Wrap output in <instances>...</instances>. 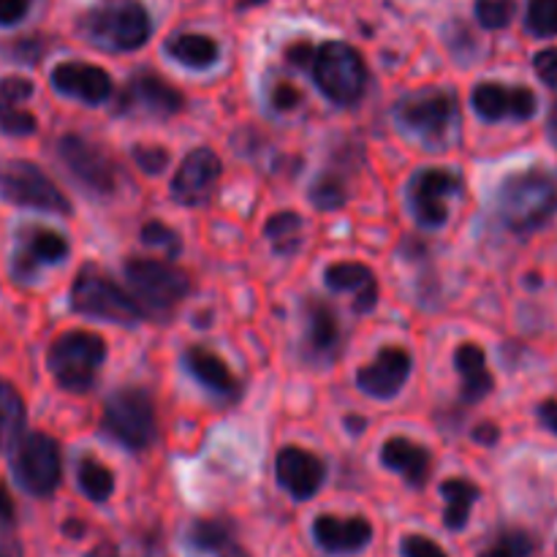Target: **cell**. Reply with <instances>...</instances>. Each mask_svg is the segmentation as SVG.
I'll return each mask as SVG.
<instances>
[{"mask_svg":"<svg viewBox=\"0 0 557 557\" xmlns=\"http://www.w3.org/2000/svg\"><path fill=\"white\" fill-rule=\"evenodd\" d=\"M0 196L11 205L33 207V210L58 212L69 215L71 201L63 190L30 161H5L0 163Z\"/></svg>","mask_w":557,"mask_h":557,"instance_id":"cell-9","label":"cell"},{"mask_svg":"<svg viewBox=\"0 0 557 557\" xmlns=\"http://www.w3.org/2000/svg\"><path fill=\"white\" fill-rule=\"evenodd\" d=\"M381 462H384L389 471H397L408 484L413 487H424L430 476V468H433V457L424 449L422 444L408 438H389L381 449Z\"/></svg>","mask_w":557,"mask_h":557,"instance_id":"cell-22","label":"cell"},{"mask_svg":"<svg viewBox=\"0 0 557 557\" xmlns=\"http://www.w3.org/2000/svg\"><path fill=\"white\" fill-rule=\"evenodd\" d=\"M286 58L288 63L297 65V69H308V65H313L315 60V47L308 41H297L286 49Z\"/></svg>","mask_w":557,"mask_h":557,"instance_id":"cell-43","label":"cell"},{"mask_svg":"<svg viewBox=\"0 0 557 557\" xmlns=\"http://www.w3.org/2000/svg\"><path fill=\"white\" fill-rule=\"evenodd\" d=\"M495 210L509 232H536L557 212V177L542 166L509 174L495 196Z\"/></svg>","mask_w":557,"mask_h":557,"instance_id":"cell-1","label":"cell"},{"mask_svg":"<svg viewBox=\"0 0 557 557\" xmlns=\"http://www.w3.org/2000/svg\"><path fill=\"white\" fill-rule=\"evenodd\" d=\"M103 430L125 449L141 451L156 438V408L141 389H120L103 406Z\"/></svg>","mask_w":557,"mask_h":557,"instance_id":"cell-8","label":"cell"},{"mask_svg":"<svg viewBox=\"0 0 557 557\" xmlns=\"http://www.w3.org/2000/svg\"><path fill=\"white\" fill-rule=\"evenodd\" d=\"M185 364H188L190 375H194L199 384H205L207 389L221 392V395H232L234 386H237V381L228 373L223 359L215 357L212 351H207V348H190V351L185 354Z\"/></svg>","mask_w":557,"mask_h":557,"instance_id":"cell-24","label":"cell"},{"mask_svg":"<svg viewBox=\"0 0 557 557\" xmlns=\"http://www.w3.org/2000/svg\"><path fill=\"white\" fill-rule=\"evenodd\" d=\"M221 169V158L210 147L188 152L172 180V199L183 207L207 205L218 188Z\"/></svg>","mask_w":557,"mask_h":557,"instance_id":"cell-13","label":"cell"},{"mask_svg":"<svg viewBox=\"0 0 557 557\" xmlns=\"http://www.w3.org/2000/svg\"><path fill=\"white\" fill-rule=\"evenodd\" d=\"M547 134H549V139H553V145L557 147V101H555V107L549 109V117H547Z\"/></svg>","mask_w":557,"mask_h":557,"instance_id":"cell-49","label":"cell"},{"mask_svg":"<svg viewBox=\"0 0 557 557\" xmlns=\"http://www.w3.org/2000/svg\"><path fill=\"white\" fill-rule=\"evenodd\" d=\"M134 161L139 163L141 172L161 174L169 166V152L158 145H136Z\"/></svg>","mask_w":557,"mask_h":557,"instance_id":"cell-38","label":"cell"},{"mask_svg":"<svg viewBox=\"0 0 557 557\" xmlns=\"http://www.w3.org/2000/svg\"><path fill=\"white\" fill-rule=\"evenodd\" d=\"M403 555L406 557H446L444 549L428 536H406L403 539Z\"/></svg>","mask_w":557,"mask_h":557,"instance_id":"cell-40","label":"cell"},{"mask_svg":"<svg viewBox=\"0 0 557 557\" xmlns=\"http://www.w3.org/2000/svg\"><path fill=\"white\" fill-rule=\"evenodd\" d=\"M476 20L487 30H500L515 20V0H476Z\"/></svg>","mask_w":557,"mask_h":557,"instance_id":"cell-34","label":"cell"},{"mask_svg":"<svg viewBox=\"0 0 557 557\" xmlns=\"http://www.w3.org/2000/svg\"><path fill=\"white\" fill-rule=\"evenodd\" d=\"M14 520V504H11L9 493H5V487L0 484V522H11Z\"/></svg>","mask_w":557,"mask_h":557,"instance_id":"cell-47","label":"cell"},{"mask_svg":"<svg viewBox=\"0 0 557 557\" xmlns=\"http://www.w3.org/2000/svg\"><path fill=\"white\" fill-rule=\"evenodd\" d=\"M87 557H120V555H117V549L112 547V544H101V547L92 549V553Z\"/></svg>","mask_w":557,"mask_h":557,"instance_id":"cell-50","label":"cell"},{"mask_svg":"<svg viewBox=\"0 0 557 557\" xmlns=\"http://www.w3.org/2000/svg\"><path fill=\"white\" fill-rule=\"evenodd\" d=\"M457 373L462 381V400L479 403L493 392V375L487 370V357H484L482 346L476 343H462L455 351Z\"/></svg>","mask_w":557,"mask_h":557,"instance_id":"cell-23","label":"cell"},{"mask_svg":"<svg viewBox=\"0 0 557 557\" xmlns=\"http://www.w3.org/2000/svg\"><path fill=\"white\" fill-rule=\"evenodd\" d=\"M275 473L277 484L297 500L313 498L326 476L324 462H321L313 451L299 449V446H286V449H281V455H277L275 460Z\"/></svg>","mask_w":557,"mask_h":557,"instance_id":"cell-14","label":"cell"},{"mask_svg":"<svg viewBox=\"0 0 557 557\" xmlns=\"http://www.w3.org/2000/svg\"><path fill=\"white\" fill-rule=\"evenodd\" d=\"M533 553V539L522 531L500 533L498 542L487 549L482 557H528Z\"/></svg>","mask_w":557,"mask_h":557,"instance_id":"cell-36","label":"cell"},{"mask_svg":"<svg viewBox=\"0 0 557 557\" xmlns=\"http://www.w3.org/2000/svg\"><path fill=\"white\" fill-rule=\"evenodd\" d=\"M533 69H536L539 79L547 82L549 87L557 90V47L539 52L536 58H533Z\"/></svg>","mask_w":557,"mask_h":557,"instance_id":"cell-41","label":"cell"},{"mask_svg":"<svg viewBox=\"0 0 557 557\" xmlns=\"http://www.w3.org/2000/svg\"><path fill=\"white\" fill-rule=\"evenodd\" d=\"M395 117L403 131L428 145L430 150H444L455 139V128L460 123L457 98L446 90H419L403 98L395 109Z\"/></svg>","mask_w":557,"mask_h":557,"instance_id":"cell-4","label":"cell"},{"mask_svg":"<svg viewBox=\"0 0 557 557\" xmlns=\"http://www.w3.org/2000/svg\"><path fill=\"white\" fill-rule=\"evenodd\" d=\"M313 76L321 92L341 107L357 103L368 85V69H364L362 54L346 41H326L324 47L315 49Z\"/></svg>","mask_w":557,"mask_h":557,"instance_id":"cell-6","label":"cell"},{"mask_svg":"<svg viewBox=\"0 0 557 557\" xmlns=\"http://www.w3.org/2000/svg\"><path fill=\"white\" fill-rule=\"evenodd\" d=\"M52 87L63 92V96L98 107V103H103L112 96V76L103 69H98V65L71 60V63H60L52 71Z\"/></svg>","mask_w":557,"mask_h":557,"instance_id":"cell-18","label":"cell"},{"mask_svg":"<svg viewBox=\"0 0 557 557\" xmlns=\"http://www.w3.org/2000/svg\"><path fill=\"white\" fill-rule=\"evenodd\" d=\"M22 430H25V400L9 381H0V451L14 449L22 441Z\"/></svg>","mask_w":557,"mask_h":557,"instance_id":"cell-25","label":"cell"},{"mask_svg":"<svg viewBox=\"0 0 557 557\" xmlns=\"http://www.w3.org/2000/svg\"><path fill=\"white\" fill-rule=\"evenodd\" d=\"M76 479H79L82 493L90 500H96V504H103V500H109V495L114 493L112 471H109L107 466H101L98 460H92V457H85V460L79 462Z\"/></svg>","mask_w":557,"mask_h":557,"instance_id":"cell-29","label":"cell"},{"mask_svg":"<svg viewBox=\"0 0 557 557\" xmlns=\"http://www.w3.org/2000/svg\"><path fill=\"white\" fill-rule=\"evenodd\" d=\"M324 281L332 292H354V310L357 313H370L379 302V283L370 267L357 264V261H341V264L326 267Z\"/></svg>","mask_w":557,"mask_h":557,"instance_id":"cell-21","label":"cell"},{"mask_svg":"<svg viewBox=\"0 0 557 557\" xmlns=\"http://www.w3.org/2000/svg\"><path fill=\"white\" fill-rule=\"evenodd\" d=\"M479 117L490 120H531L536 114V96L528 87H504L498 82H482L471 96Z\"/></svg>","mask_w":557,"mask_h":557,"instance_id":"cell-15","label":"cell"},{"mask_svg":"<svg viewBox=\"0 0 557 557\" xmlns=\"http://www.w3.org/2000/svg\"><path fill=\"white\" fill-rule=\"evenodd\" d=\"M30 3L33 0H0V25L9 27L25 20V14L30 11Z\"/></svg>","mask_w":557,"mask_h":557,"instance_id":"cell-42","label":"cell"},{"mask_svg":"<svg viewBox=\"0 0 557 557\" xmlns=\"http://www.w3.org/2000/svg\"><path fill=\"white\" fill-rule=\"evenodd\" d=\"M0 128L11 136H27L36 131V117L20 107V103L0 101Z\"/></svg>","mask_w":557,"mask_h":557,"instance_id":"cell-35","label":"cell"},{"mask_svg":"<svg viewBox=\"0 0 557 557\" xmlns=\"http://www.w3.org/2000/svg\"><path fill=\"white\" fill-rule=\"evenodd\" d=\"M239 5H256V3H261V0H237Z\"/></svg>","mask_w":557,"mask_h":557,"instance_id":"cell-52","label":"cell"},{"mask_svg":"<svg viewBox=\"0 0 557 557\" xmlns=\"http://www.w3.org/2000/svg\"><path fill=\"white\" fill-rule=\"evenodd\" d=\"M141 239H145V245H150V248H163V253L166 256L180 253V237L172 232V228L163 226V223L158 221L147 223V226L141 228Z\"/></svg>","mask_w":557,"mask_h":557,"instance_id":"cell-37","label":"cell"},{"mask_svg":"<svg viewBox=\"0 0 557 557\" xmlns=\"http://www.w3.org/2000/svg\"><path fill=\"white\" fill-rule=\"evenodd\" d=\"M14 476L25 493L36 498H47L58 490L60 473V446L58 441L44 433H30L14 446Z\"/></svg>","mask_w":557,"mask_h":557,"instance_id":"cell-10","label":"cell"},{"mask_svg":"<svg viewBox=\"0 0 557 557\" xmlns=\"http://www.w3.org/2000/svg\"><path fill=\"white\" fill-rule=\"evenodd\" d=\"M272 101H275L277 109H294L299 101H302V96H299L297 87L281 85V87H277V90H275V98H272Z\"/></svg>","mask_w":557,"mask_h":557,"instance_id":"cell-44","label":"cell"},{"mask_svg":"<svg viewBox=\"0 0 557 557\" xmlns=\"http://www.w3.org/2000/svg\"><path fill=\"white\" fill-rule=\"evenodd\" d=\"M103 359H107V343H103V337L85 330L60 335L47 354L49 373L54 375L60 389L76 392V395L92 389Z\"/></svg>","mask_w":557,"mask_h":557,"instance_id":"cell-3","label":"cell"},{"mask_svg":"<svg viewBox=\"0 0 557 557\" xmlns=\"http://www.w3.org/2000/svg\"><path fill=\"white\" fill-rule=\"evenodd\" d=\"M411 375V357L403 348H384L370 364L357 373V386L375 400H389Z\"/></svg>","mask_w":557,"mask_h":557,"instance_id":"cell-16","label":"cell"},{"mask_svg":"<svg viewBox=\"0 0 557 557\" xmlns=\"http://www.w3.org/2000/svg\"><path fill=\"white\" fill-rule=\"evenodd\" d=\"M125 281L141 310L158 319H166L190 292V277L158 259H131L125 264Z\"/></svg>","mask_w":557,"mask_h":557,"instance_id":"cell-5","label":"cell"},{"mask_svg":"<svg viewBox=\"0 0 557 557\" xmlns=\"http://www.w3.org/2000/svg\"><path fill=\"white\" fill-rule=\"evenodd\" d=\"M69 256V243L49 228H25L20 234V248L14 253V275L30 281L44 264H60Z\"/></svg>","mask_w":557,"mask_h":557,"instance_id":"cell-19","label":"cell"},{"mask_svg":"<svg viewBox=\"0 0 557 557\" xmlns=\"http://www.w3.org/2000/svg\"><path fill=\"white\" fill-rule=\"evenodd\" d=\"M498 438H500L498 428H495V424H490V422L476 424V430H473V441H476V444L493 446Z\"/></svg>","mask_w":557,"mask_h":557,"instance_id":"cell-46","label":"cell"},{"mask_svg":"<svg viewBox=\"0 0 557 557\" xmlns=\"http://www.w3.org/2000/svg\"><path fill=\"white\" fill-rule=\"evenodd\" d=\"M441 495L446 498V528H449V531L466 528L468 517H471V506L479 500L476 484H471L468 479H449V482L441 484Z\"/></svg>","mask_w":557,"mask_h":557,"instance_id":"cell-27","label":"cell"},{"mask_svg":"<svg viewBox=\"0 0 557 557\" xmlns=\"http://www.w3.org/2000/svg\"><path fill=\"white\" fill-rule=\"evenodd\" d=\"M346 424H348V428H354V433H362V428L368 422H364V419H346Z\"/></svg>","mask_w":557,"mask_h":557,"instance_id":"cell-51","label":"cell"},{"mask_svg":"<svg viewBox=\"0 0 557 557\" xmlns=\"http://www.w3.org/2000/svg\"><path fill=\"white\" fill-rule=\"evenodd\" d=\"M190 544H194L199 553L223 555L234 547L232 528L221 520H201L190 528Z\"/></svg>","mask_w":557,"mask_h":557,"instance_id":"cell-30","label":"cell"},{"mask_svg":"<svg viewBox=\"0 0 557 557\" xmlns=\"http://www.w3.org/2000/svg\"><path fill=\"white\" fill-rule=\"evenodd\" d=\"M302 218L292 210L277 212L275 218H270L267 223V237L272 239L277 253H294L299 248V239H302Z\"/></svg>","mask_w":557,"mask_h":557,"instance_id":"cell-31","label":"cell"},{"mask_svg":"<svg viewBox=\"0 0 557 557\" xmlns=\"http://www.w3.org/2000/svg\"><path fill=\"white\" fill-rule=\"evenodd\" d=\"M150 16L139 0H109L82 20V33L98 49L134 52L150 38Z\"/></svg>","mask_w":557,"mask_h":557,"instance_id":"cell-2","label":"cell"},{"mask_svg":"<svg viewBox=\"0 0 557 557\" xmlns=\"http://www.w3.org/2000/svg\"><path fill=\"white\" fill-rule=\"evenodd\" d=\"M310 201L324 212L341 210L348 201L346 183L341 177H332V174H321L313 188H310Z\"/></svg>","mask_w":557,"mask_h":557,"instance_id":"cell-32","label":"cell"},{"mask_svg":"<svg viewBox=\"0 0 557 557\" xmlns=\"http://www.w3.org/2000/svg\"><path fill=\"white\" fill-rule=\"evenodd\" d=\"M33 96V82L22 79V76H5L0 82V101L22 103Z\"/></svg>","mask_w":557,"mask_h":557,"instance_id":"cell-39","label":"cell"},{"mask_svg":"<svg viewBox=\"0 0 557 557\" xmlns=\"http://www.w3.org/2000/svg\"><path fill=\"white\" fill-rule=\"evenodd\" d=\"M0 557H22L20 542L11 536H0Z\"/></svg>","mask_w":557,"mask_h":557,"instance_id":"cell-48","label":"cell"},{"mask_svg":"<svg viewBox=\"0 0 557 557\" xmlns=\"http://www.w3.org/2000/svg\"><path fill=\"white\" fill-rule=\"evenodd\" d=\"M539 419H542V424L549 433L557 435V400H544L539 406Z\"/></svg>","mask_w":557,"mask_h":557,"instance_id":"cell-45","label":"cell"},{"mask_svg":"<svg viewBox=\"0 0 557 557\" xmlns=\"http://www.w3.org/2000/svg\"><path fill=\"white\" fill-rule=\"evenodd\" d=\"M525 25L533 36H557V0H528Z\"/></svg>","mask_w":557,"mask_h":557,"instance_id":"cell-33","label":"cell"},{"mask_svg":"<svg viewBox=\"0 0 557 557\" xmlns=\"http://www.w3.org/2000/svg\"><path fill=\"white\" fill-rule=\"evenodd\" d=\"M71 305L76 313L90 319L112 321V324H136L145 315L141 305L125 294L117 283L103 272L85 267L71 286Z\"/></svg>","mask_w":557,"mask_h":557,"instance_id":"cell-7","label":"cell"},{"mask_svg":"<svg viewBox=\"0 0 557 557\" xmlns=\"http://www.w3.org/2000/svg\"><path fill=\"white\" fill-rule=\"evenodd\" d=\"M123 112L172 117L183 109V96L158 74H136L123 92Z\"/></svg>","mask_w":557,"mask_h":557,"instance_id":"cell-17","label":"cell"},{"mask_svg":"<svg viewBox=\"0 0 557 557\" xmlns=\"http://www.w3.org/2000/svg\"><path fill=\"white\" fill-rule=\"evenodd\" d=\"M58 156L65 169L92 194H112L117 185V166H114L112 156L82 136H63L58 145Z\"/></svg>","mask_w":557,"mask_h":557,"instance_id":"cell-11","label":"cell"},{"mask_svg":"<svg viewBox=\"0 0 557 557\" xmlns=\"http://www.w3.org/2000/svg\"><path fill=\"white\" fill-rule=\"evenodd\" d=\"M460 190V180L449 169H422L408 185L413 218L422 226L438 228L449 218V199Z\"/></svg>","mask_w":557,"mask_h":557,"instance_id":"cell-12","label":"cell"},{"mask_svg":"<svg viewBox=\"0 0 557 557\" xmlns=\"http://www.w3.org/2000/svg\"><path fill=\"white\" fill-rule=\"evenodd\" d=\"M341 341V326H337V315L332 313L330 305L324 302H310L308 305V343L313 351L330 354L337 348Z\"/></svg>","mask_w":557,"mask_h":557,"instance_id":"cell-28","label":"cell"},{"mask_svg":"<svg viewBox=\"0 0 557 557\" xmlns=\"http://www.w3.org/2000/svg\"><path fill=\"white\" fill-rule=\"evenodd\" d=\"M166 52L188 69H210L218 60V44L201 33H180L166 44Z\"/></svg>","mask_w":557,"mask_h":557,"instance_id":"cell-26","label":"cell"},{"mask_svg":"<svg viewBox=\"0 0 557 557\" xmlns=\"http://www.w3.org/2000/svg\"><path fill=\"white\" fill-rule=\"evenodd\" d=\"M313 536L324 553L332 555H348L359 553L368 547L373 539V528L362 517H335V515H321L313 522Z\"/></svg>","mask_w":557,"mask_h":557,"instance_id":"cell-20","label":"cell"}]
</instances>
